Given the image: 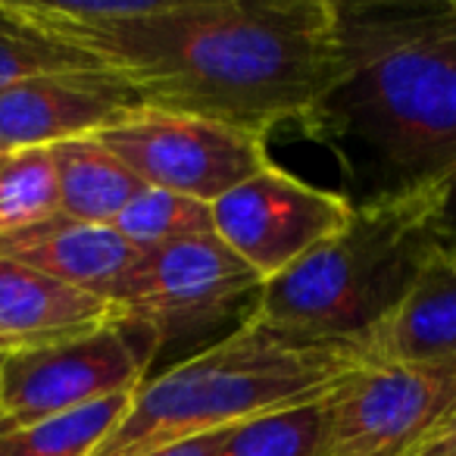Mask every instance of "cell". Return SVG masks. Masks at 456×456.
Segmentation results:
<instances>
[{
	"label": "cell",
	"instance_id": "1",
	"mask_svg": "<svg viewBox=\"0 0 456 456\" xmlns=\"http://www.w3.org/2000/svg\"><path fill=\"white\" fill-rule=\"evenodd\" d=\"M85 51L141 107L310 134L338 78V4L134 0Z\"/></svg>",
	"mask_w": 456,
	"mask_h": 456
},
{
	"label": "cell",
	"instance_id": "2",
	"mask_svg": "<svg viewBox=\"0 0 456 456\" xmlns=\"http://www.w3.org/2000/svg\"><path fill=\"white\" fill-rule=\"evenodd\" d=\"M338 78L313 138L360 147L406 188L456 166V4H338Z\"/></svg>",
	"mask_w": 456,
	"mask_h": 456
},
{
	"label": "cell",
	"instance_id": "3",
	"mask_svg": "<svg viewBox=\"0 0 456 456\" xmlns=\"http://www.w3.org/2000/svg\"><path fill=\"white\" fill-rule=\"evenodd\" d=\"M369 360V344L294 335L248 316L228 338L147 379L91 456H141L275 410L316 403Z\"/></svg>",
	"mask_w": 456,
	"mask_h": 456
},
{
	"label": "cell",
	"instance_id": "4",
	"mask_svg": "<svg viewBox=\"0 0 456 456\" xmlns=\"http://www.w3.org/2000/svg\"><path fill=\"white\" fill-rule=\"evenodd\" d=\"M444 244L437 178L379 191L354 203L338 235L266 281L250 316L294 335L372 344Z\"/></svg>",
	"mask_w": 456,
	"mask_h": 456
},
{
	"label": "cell",
	"instance_id": "5",
	"mask_svg": "<svg viewBox=\"0 0 456 456\" xmlns=\"http://www.w3.org/2000/svg\"><path fill=\"white\" fill-rule=\"evenodd\" d=\"M456 419V356L369 360L322 397L316 456H419Z\"/></svg>",
	"mask_w": 456,
	"mask_h": 456
},
{
	"label": "cell",
	"instance_id": "6",
	"mask_svg": "<svg viewBox=\"0 0 456 456\" xmlns=\"http://www.w3.org/2000/svg\"><path fill=\"white\" fill-rule=\"evenodd\" d=\"M153 354L151 335L128 319L69 341L7 354L0 369V425L22 428L134 394L147 381Z\"/></svg>",
	"mask_w": 456,
	"mask_h": 456
},
{
	"label": "cell",
	"instance_id": "7",
	"mask_svg": "<svg viewBox=\"0 0 456 456\" xmlns=\"http://www.w3.org/2000/svg\"><path fill=\"white\" fill-rule=\"evenodd\" d=\"M94 138L147 188L194 197L209 207L273 166L266 134L159 107H134Z\"/></svg>",
	"mask_w": 456,
	"mask_h": 456
},
{
	"label": "cell",
	"instance_id": "8",
	"mask_svg": "<svg viewBox=\"0 0 456 456\" xmlns=\"http://www.w3.org/2000/svg\"><path fill=\"white\" fill-rule=\"evenodd\" d=\"M350 213V197L316 188L273 163L213 203V228L266 285L338 235Z\"/></svg>",
	"mask_w": 456,
	"mask_h": 456
},
{
	"label": "cell",
	"instance_id": "9",
	"mask_svg": "<svg viewBox=\"0 0 456 456\" xmlns=\"http://www.w3.org/2000/svg\"><path fill=\"white\" fill-rule=\"evenodd\" d=\"M260 288V275L216 235L188 238L144 254L122 319L141 325L159 350L222 322L244 297L256 304Z\"/></svg>",
	"mask_w": 456,
	"mask_h": 456
},
{
	"label": "cell",
	"instance_id": "10",
	"mask_svg": "<svg viewBox=\"0 0 456 456\" xmlns=\"http://www.w3.org/2000/svg\"><path fill=\"white\" fill-rule=\"evenodd\" d=\"M134 94L110 72L35 76L0 91V151L53 147L91 138L126 119Z\"/></svg>",
	"mask_w": 456,
	"mask_h": 456
},
{
	"label": "cell",
	"instance_id": "11",
	"mask_svg": "<svg viewBox=\"0 0 456 456\" xmlns=\"http://www.w3.org/2000/svg\"><path fill=\"white\" fill-rule=\"evenodd\" d=\"M0 256L110 304L122 319L144 250L113 225H91L57 213L22 232L0 235Z\"/></svg>",
	"mask_w": 456,
	"mask_h": 456
},
{
	"label": "cell",
	"instance_id": "12",
	"mask_svg": "<svg viewBox=\"0 0 456 456\" xmlns=\"http://www.w3.org/2000/svg\"><path fill=\"white\" fill-rule=\"evenodd\" d=\"M116 319L103 300L0 256V354L69 341Z\"/></svg>",
	"mask_w": 456,
	"mask_h": 456
},
{
	"label": "cell",
	"instance_id": "13",
	"mask_svg": "<svg viewBox=\"0 0 456 456\" xmlns=\"http://www.w3.org/2000/svg\"><path fill=\"white\" fill-rule=\"evenodd\" d=\"M372 360L456 356V244L447 241L428 263L397 316L372 338Z\"/></svg>",
	"mask_w": 456,
	"mask_h": 456
},
{
	"label": "cell",
	"instance_id": "14",
	"mask_svg": "<svg viewBox=\"0 0 456 456\" xmlns=\"http://www.w3.org/2000/svg\"><path fill=\"white\" fill-rule=\"evenodd\" d=\"M57 175L60 213L91 225H113L116 216L147 188L113 151L91 138L47 147Z\"/></svg>",
	"mask_w": 456,
	"mask_h": 456
},
{
	"label": "cell",
	"instance_id": "15",
	"mask_svg": "<svg viewBox=\"0 0 456 456\" xmlns=\"http://www.w3.org/2000/svg\"><path fill=\"white\" fill-rule=\"evenodd\" d=\"M132 394L101 400L69 416L10 428L0 425V456H91L126 416Z\"/></svg>",
	"mask_w": 456,
	"mask_h": 456
},
{
	"label": "cell",
	"instance_id": "16",
	"mask_svg": "<svg viewBox=\"0 0 456 456\" xmlns=\"http://www.w3.org/2000/svg\"><path fill=\"white\" fill-rule=\"evenodd\" d=\"M113 228L122 238L134 244L138 250L151 254L157 248L188 238L216 235L213 228V207L200 203L194 197L172 194L163 188H144L119 216Z\"/></svg>",
	"mask_w": 456,
	"mask_h": 456
},
{
	"label": "cell",
	"instance_id": "17",
	"mask_svg": "<svg viewBox=\"0 0 456 456\" xmlns=\"http://www.w3.org/2000/svg\"><path fill=\"white\" fill-rule=\"evenodd\" d=\"M107 72L97 60L51 38L16 13L13 0H0V91L35 76Z\"/></svg>",
	"mask_w": 456,
	"mask_h": 456
},
{
	"label": "cell",
	"instance_id": "18",
	"mask_svg": "<svg viewBox=\"0 0 456 456\" xmlns=\"http://www.w3.org/2000/svg\"><path fill=\"white\" fill-rule=\"evenodd\" d=\"M60 213L57 175L47 147L0 151V235Z\"/></svg>",
	"mask_w": 456,
	"mask_h": 456
},
{
	"label": "cell",
	"instance_id": "19",
	"mask_svg": "<svg viewBox=\"0 0 456 456\" xmlns=\"http://www.w3.org/2000/svg\"><path fill=\"white\" fill-rule=\"evenodd\" d=\"M322 437V400L288 406L228 428L216 456H316Z\"/></svg>",
	"mask_w": 456,
	"mask_h": 456
},
{
	"label": "cell",
	"instance_id": "20",
	"mask_svg": "<svg viewBox=\"0 0 456 456\" xmlns=\"http://www.w3.org/2000/svg\"><path fill=\"white\" fill-rule=\"evenodd\" d=\"M225 431H213V435H197V437H188V441L166 444V447L151 450V453H141V456H216Z\"/></svg>",
	"mask_w": 456,
	"mask_h": 456
},
{
	"label": "cell",
	"instance_id": "21",
	"mask_svg": "<svg viewBox=\"0 0 456 456\" xmlns=\"http://www.w3.org/2000/svg\"><path fill=\"white\" fill-rule=\"evenodd\" d=\"M437 188H441V228L444 238L456 244V166L444 175H437Z\"/></svg>",
	"mask_w": 456,
	"mask_h": 456
},
{
	"label": "cell",
	"instance_id": "22",
	"mask_svg": "<svg viewBox=\"0 0 456 456\" xmlns=\"http://www.w3.org/2000/svg\"><path fill=\"white\" fill-rule=\"evenodd\" d=\"M419 456H456V453H453V447L447 444V437H441V441H435L428 450H422Z\"/></svg>",
	"mask_w": 456,
	"mask_h": 456
},
{
	"label": "cell",
	"instance_id": "23",
	"mask_svg": "<svg viewBox=\"0 0 456 456\" xmlns=\"http://www.w3.org/2000/svg\"><path fill=\"white\" fill-rule=\"evenodd\" d=\"M444 437H447V444L453 447V453H456V419L450 422V428H447V435H444Z\"/></svg>",
	"mask_w": 456,
	"mask_h": 456
},
{
	"label": "cell",
	"instance_id": "24",
	"mask_svg": "<svg viewBox=\"0 0 456 456\" xmlns=\"http://www.w3.org/2000/svg\"><path fill=\"white\" fill-rule=\"evenodd\" d=\"M4 360H7V354H0V369H4Z\"/></svg>",
	"mask_w": 456,
	"mask_h": 456
},
{
	"label": "cell",
	"instance_id": "25",
	"mask_svg": "<svg viewBox=\"0 0 456 456\" xmlns=\"http://www.w3.org/2000/svg\"><path fill=\"white\" fill-rule=\"evenodd\" d=\"M453 4H456V0H453Z\"/></svg>",
	"mask_w": 456,
	"mask_h": 456
}]
</instances>
